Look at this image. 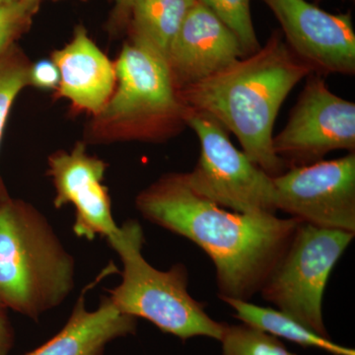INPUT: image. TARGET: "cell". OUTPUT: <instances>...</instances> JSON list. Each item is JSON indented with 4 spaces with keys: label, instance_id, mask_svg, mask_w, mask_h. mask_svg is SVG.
<instances>
[{
    "label": "cell",
    "instance_id": "cell-21",
    "mask_svg": "<svg viewBox=\"0 0 355 355\" xmlns=\"http://www.w3.org/2000/svg\"><path fill=\"white\" fill-rule=\"evenodd\" d=\"M60 80V70L53 60H40L30 67V85L42 89H55L58 87Z\"/></svg>",
    "mask_w": 355,
    "mask_h": 355
},
{
    "label": "cell",
    "instance_id": "cell-8",
    "mask_svg": "<svg viewBox=\"0 0 355 355\" xmlns=\"http://www.w3.org/2000/svg\"><path fill=\"white\" fill-rule=\"evenodd\" d=\"M306 78L286 127L272 137L287 169L314 164L331 151H355L354 103L331 92L319 74Z\"/></svg>",
    "mask_w": 355,
    "mask_h": 355
},
{
    "label": "cell",
    "instance_id": "cell-18",
    "mask_svg": "<svg viewBox=\"0 0 355 355\" xmlns=\"http://www.w3.org/2000/svg\"><path fill=\"white\" fill-rule=\"evenodd\" d=\"M222 355H298L277 338L247 324H226L220 340Z\"/></svg>",
    "mask_w": 355,
    "mask_h": 355
},
{
    "label": "cell",
    "instance_id": "cell-19",
    "mask_svg": "<svg viewBox=\"0 0 355 355\" xmlns=\"http://www.w3.org/2000/svg\"><path fill=\"white\" fill-rule=\"evenodd\" d=\"M231 30L246 55L260 50L261 44L252 20L250 0H198Z\"/></svg>",
    "mask_w": 355,
    "mask_h": 355
},
{
    "label": "cell",
    "instance_id": "cell-25",
    "mask_svg": "<svg viewBox=\"0 0 355 355\" xmlns=\"http://www.w3.org/2000/svg\"><path fill=\"white\" fill-rule=\"evenodd\" d=\"M35 1H39L40 2V1H41V0H35Z\"/></svg>",
    "mask_w": 355,
    "mask_h": 355
},
{
    "label": "cell",
    "instance_id": "cell-24",
    "mask_svg": "<svg viewBox=\"0 0 355 355\" xmlns=\"http://www.w3.org/2000/svg\"><path fill=\"white\" fill-rule=\"evenodd\" d=\"M6 1H11V0H0V3H1V2H6Z\"/></svg>",
    "mask_w": 355,
    "mask_h": 355
},
{
    "label": "cell",
    "instance_id": "cell-5",
    "mask_svg": "<svg viewBox=\"0 0 355 355\" xmlns=\"http://www.w3.org/2000/svg\"><path fill=\"white\" fill-rule=\"evenodd\" d=\"M114 65L116 87L101 118L120 123L127 137L144 140L166 139L187 125L189 109L162 53L132 36Z\"/></svg>",
    "mask_w": 355,
    "mask_h": 355
},
{
    "label": "cell",
    "instance_id": "cell-20",
    "mask_svg": "<svg viewBox=\"0 0 355 355\" xmlns=\"http://www.w3.org/2000/svg\"><path fill=\"white\" fill-rule=\"evenodd\" d=\"M40 2L11 0L0 3V57L13 48L14 42L25 31Z\"/></svg>",
    "mask_w": 355,
    "mask_h": 355
},
{
    "label": "cell",
    "instance_id": "cell-10",
    "mask_svg": "<svg viewBox=\"0 0 355 355\" xmlns=\"http://www.w3.org/2000/svg\"><path fill=\"white\" fill-rule=\"evenodd\" d=\"M275 14L294 55L319 76L355 73L350 14H331L307 0H261Z\"/></svg>",
    "mask_w": 355,
    "mask_h": 355
},
{
    "label": "cell",
    "instance_id": "cell-17",
    "mask_svg": "<svg viewBox=\"0 0 355 355\" xmlns=\"http://www.w3.org/2000/svg\"><path fill=\"white\" fill-rule=\"evenodd\" d=\"M31 64L15 48L0 57V144L11 107L18 94L30 85L29 70ZM7 191L0 179V200Z\"/></svg>",
    "mask_w": 355,
    "mask_h": 355
},
{
    "label": "cell",
    "instance_id": "cell-9",
    "mask_svg": "<svg viewBox=\"0 0 355 355\" xmlns=\"http://www.w3.org/2000/svg\"><path fill=\"white\" fill-rule=\"evenodd\" d=\"M279 210L301 223L355 234V153L273 177Z\"/></svg>",
    "mask_w": 355,
    "mask_h": 355
},
{
    "label": "cell",
    "instance_id": "cell-13",
    "mask_svg": "<svg viewBox=\"0 0 355 355\" xmlns=\"http://www.w3.org/2000/svg\"><path fill=\"white\" fill-rule=\"evenodd\" d=\"M116 272L114 263L105 268L95 282L84 287L64 328L38 349L23 355H104L114 340L135 335L137 318L121 313L108 295L102 296L97 309L86 307L88 291Z\"/></svg>",
    "mask_w": 355,
    "mask_h": 355
},
{
    "label": "cell",
    "instance_id": "cell-16",
    "mask_svg": "<svg viewBox=\"0 0 355 355\" xmlns=\"http://www.w3.org/2000/svg\"><path fill=\"white\" fill-rule=\"evenodd\" d=\"M198 0H135L132 36L150 44L166 58L173 40Z\"/></svg>",
    "mask_w": 355,
    "mask_h": 355
},
{
    "label": "cell",
    "instance_id": "cell-11",
    "mask_svg": "<svg viewBox=\"0 0 355 355\" xmlns=\"http://www.w3.org/2000/svg\"><path fill=\"white\" fill-rule=\"evenodd\" d=\"M106 170V163L89 155L83 144H77L70 153L58 151L49 157L48 173L55 191L53 205L58 209L73 205L72 230L81 239H108L120 228L112 212L108 189L102 183Z\"/></svg>",
    "mask_w": 355,
    "mask_h": 355
},
{
    "label": "cell",
    "instance_id": "cell-7",
    "mask_svg": "<svg viewBox=\"0 0 355 355\" xmlns=\"http://www.w3.org/2000/svg\"><path fill=\"white\" fill-rule=\"evenodd\" d=\"M186 125L196 132L200 146L197 165L191 173H184L191 190L232 211L277 216L272 177L233 146L227 130L214 119L191 110Z\"/></svg>",
    "mask_w": 355,
    "mask_h": 355
},
{
    "label": "cell",
    "instance_id": "cell-3",
    "mask_svg": "<svg viewBox=\"0 0 355 355\" xmlns=\"http://www.w3.org/2000/svg\"><path fill=\"white\" fill-rule=\"evenodd\" d=\"M76 261L34 205L0 200V302L38 321L76 286Z\"/></svg>",
    "mask_w": 355,
    "mask_h": 355
},
{
    "label": "cell",
    "instance_id": "cell-22",
    "mask_svg": "<svg viewBox=\"0 0 355 355\" xmlns=\"http://www.w3.org/2000/svg\"><path fill=\"white\" fill-rule=\"evenodd\" d=\"M8 309L0 302V355H9L15 345V331Z\"/></svg>",
    "mask_w": 355,
    "mask_h": 355
},
{
    "label": "cell",
    "instance_id": "cell-2",
    "mask_svg": "<svg viewBox=\"0 0 355 355\" xmlns=\"http://www.w3.org/2000/svg\"><path fill=\"white\" fill-rule=\"evenodd\" d=\"M311 73L273 34L256 53L178 93L187 108L234 133L247 157L273 178L287 170L272 149L277 114L292 89Z\"/></svg>",
    "mask_w": 355,
    "mask_h": 355
},
{
    "label": "cell",
    "instance_id": "cell-15",
    "mask_svg": "<svg viewBox=\"0 0 355 355\" xmlns=\"http://www.w3.org/2000/svg\"><path fill=\"white\" fill-rule=\"evenodd\" d=\"M235 311L234 317L242 323L265 331L268 335L297 343L301 347H314L333 355H355V350L334 343L331 338L318 335L286 313L261 307L250 301L222 300Z\"/></svg>",
    "mask_w": 355,
    "mask_h": 355
},
{
    "label": "cell",
    "instance_id": "cell-4",
    "mask_svg": "<svg viewBox=\"0 0 355 355\" xmlns=\"http://www.w3.org/2000/svg\"><path fill=\"white\" fill-rule=\"evenodd\" d=\"M106 240L123 263L120 284L110 289L108 295L116 309L146 319L184 342L196 336L220 342L226 323L212 319L205 304L191 297L186 266L178 263L168 270H160L144 259L146 239L139 221L123 222Z\"/></svg>",
    "mask_w": 355,
    "mask_h": 355
},
{
    "label": "cell",
    "instance_id": "cell-6",
    "mask_svg": "<svg viewBox=\"0 0 355 355\" xmlns=\"http://www.w3.org/2000/svg\"><path fill=\"white\" fill-rule=\"evenodd\" d=\"M354 236L301 223L261 287V297L318 335L331 338L324 323V289Z\"/></svg>",
    "mask_w": 355,
    "mask_h": 355
},
{
    "label": "cell",
    "instance_id": "cell-1",
    "mask_svg": "<svg viewBox=\"0 0 355 355\" xmlns=\"http://www.w3.org/2000/svg\"><path fill=\"white\" fill-rule=\"evenodd\" d=\"M151 223L195 243L216 268L221 300L250 301L260 293L301 222L219 207L195 193L184 173L166 174L135 200Z\"/></svg>",
    "mask_w": 355,
    "mask_h": 355
},
{
    "label": "cell",
    "instance_id": "cell-14",
    "mask_svg": "<svg viewBox=\"0 0 355 355\" xmlns=\"http://www.w3.org/2000/svg\"><path fill=\"white\" fill-rule=\"evenodd\" d=\"M51 60L60 70V95L76 108L99 116L116 87V70L86 30L77 28L71 42L55 51Z\"/></svg>",
    "mask_w": 355,
    "mask_h": 355
},
{
    "label": "cell",
    "instance_id": "cell-23",
    "mask_svg": "<svg viewBox=\"0 0 355 355\" xmlns=\"http://www.w3.org/2000/svg\"><path fill=\"white\" fill-rule=\"evenodd\" d=\"M116 3V12L120 17H127L130 15V9L135 0H114Z\"/></svg>",
    "mask_w": 355,
    "mask_h": 355
},
{
    "label": "cell",
    "instance_id": "cell-12",
    "mask_svg": "<svg viewBox=\"0 0 355 355\" xmlns=\"http://www.w3.org/2000/svg\"><path fill=\"white\" fill-rule=\"evenodd\" d=\"M246 57L234 33L197 2L173 40L166 60L178 91Z\"/></svg>",
    "mask_w": 355,
    "mask_h": 355
}]
</instances>
